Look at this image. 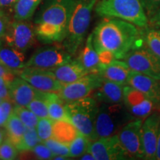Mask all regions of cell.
<instances>
[{"label": "cell", "mask_w": 160, "mask_h": 160, "mask_svg": "<svg viewBox=\"0 0 160 160\" xmlns=\"http://www.w3.org/2000/svg\"><path fill=\"white\" fill-rule=\"evenodd\" d=\"M122 60L133 71L160 80V57L144 43L130 51Z\"/></svg>", "instance_id": "obj_7"}, {"label": "cell", "mask_w": 160, "mask_h": 160, "mask_svg": "<svg viewBox=\"0 0 160 160\" xmlns=\"http://www.w3.org/2000/svg\"><path fill=\"white\" fill-rule=\"evenodd\" d=\"M148 24L155 28H160V6L154 15L148 19Z\"/></svg>", "instance_id": "obj_42"}, {"label": "cell", "mask_w": 160, "mask_h": 160, "mask_svg": "<svg viewBox=\"0 0 160 160\" xmlns=\"http://www.w3.org/2000/svg\"><path fill=\"white\" fill-rule=\"evenodd\" d=\"M77 0H50L36 19L35 33L45 43L62 42L65 38Z\"/></svg>", "instance_id": "obj_2"}, {"label": "cell", "mask_w": 160, "mask_h": 160, "mask_svg": "<svg viewBox=\"0 0 160 160\" xmlns=\"http://www.w3.org/2000/svg\"><path fill=\"white\" fill-rule=\"evenodd\" d=\"M127 85L142 92L157 107L160 106V80L131 70Z\"/></svg>", "instance_id": "obj_16"}, {"label": "cell", "mask_w": 160, "mask_h": 160, "mask_svg": "<svg viewBox=\"0 0 160 160\" xmlns=\"http://www.w3.org/2000/svg\"><path fill=\"white\" fill-rule=\"evenodd\" d=\"M40 142H42L38 136L36 128L26 127L22 139L17 146V149L19 152L31 151L37 144Z\"/></svg>", "instance_id": "obj_27"}, {"label": "cell", "mask_w": 160, "mask_h": 160, "mask_svg": "<svg viewBox=\"0 0 160 160\" xmlns=\"http://www.w3.org/2000/svg\"><path fill=\"white\" fill-rule=\"evenodd\" d=\"M142 119L134 118L120 129L117 136L131 159H145L142 141Z\"/></svg>", "instance_id": "obj_8"}, {"label": "cell", "mask_w": 160, "mask_h": 160, "mask_svg": "<svg viewBox=\"0 0 160 160\" xmlns=\"http://www.w3.org/2000/svg\"><path fill=\"white\" fill-rule=\"evenodd\" d=\"M80 62L89 73H98L102 68L103 65L100 62L98 53L93 44V37L91 33L88 37L85 47L80 53Z\"/></svg>", "instance_id": "obj_22"}, {"label": "cell", "mask_w": 160, "mask_h": 160, "mask_svg": "<svg viewBox=\"0 0 160 160\" xmlns=\"http://www.w3.org/2000/svg\"><path fill=\"white\" fill-rule=\"evenodd\" d=\"M90 140L85 135L79 133L72 142L69 145V157H80L88 149Z\"/></svg>", "instance_id": "obj_31"}, {"label": "cell", "mask_w": 160, "mask_h": 160, "mask_svg": "<svg viewBox=\"0 0 160 160\" xmlns=\"http://www.w3.org/2000/svg\"><path fill=\"white\" fill-rule=\"evenodd\" d=\"M9 24L8 19L6 17L5 13L0 11V39H2L4 37L9 26Z\"/></svg>", "instance_id": "obj_41"}, {"label": "cell", "mask_w": 160, "mask_h": 160, "mask_svg": "<svg viewBox=\"0 0 160 160\" xmlns=\"http://www.w3.org/2000/svg\"><path fill=\"white\" fill-rule=\"evenodd\" d=\"M88 151L96 160H124L130 157L120 143L117 134L98 138L90 143Z\"/></svg>", "instance_id": "obj_13"}, {"label": "cell", "mask_w": 160, "mask_h": 160, "mask_svg": "<svg viewBox=\"0 0 160 160\" xmlns=\"http://www.w3.org/2000/svg\"><path fill=\"white\" fill-rule=\"evenodd\" d=\"M80 159L82 160H96L95 157H93V154L91 153H90L89 151H86L85 153H84L80 157Z\"/></svg>", "instance_id": "obj_44"}, {"label": "cell", "mask_w": 160, "mask_h": 160, "mask_svg": "<svg viewBox=\"0 0 160 160\" xmlns=\"http://www.w3.org/2000/svg\"><path fill=\"white\" fill-rule=\"evenodd\" d=\"M103 78L98 73H88L73 82L64 84L57 94L65 102L89 97L101 85Z\"/></svg>", "instance_id": "obj_10"}, {"label": "cell", "mask_w": 160, "mask_h": 160, "mask_svg": "<svg viewBox=\"0 0 160 160\" xmlns=\"http://www.w3.org/2000/svg\"><path fill=\"white\" fill-rule=\"evenodd\" d=\"M1 101H2V100H1V99H0V102H1Z\"/></svg>", "instance_id": "obj_47"}, {"label": "cell", "mask_w": 160, "mask_h": 160, "mask_svg": "<svg viewBox=\"0 0 160 160\" xmlns=\"http://www.w3.org/2000/svg\"><path fill=\"white\" fill-rule=\"evenodd\" d=\"M49 118L54 120L69 119L65 108V102L59 97L57 93H47L46 96Z\"/></svg>", "instance_id": "obj_25"}, {"label": "cell", "mask_w": 160, "mask_h": 160, "mask_svg": "<svg viewBox=\"0 0 160 160\" xmlns=\"http://www.w3.org/2000/svg\"><path fill=\"white\" fill-rule=\"evenodd\" d=\"M92 37L97 52L109 51L120 60L143 45L142 32L137 26L118 18H105L93 30Z\"/></svg>", "instance_id": "obj_1"}, {"label": "cell", "mask_w": 160, "mask_h": 160, "mask_svg": "<svg viewBox=\"0 0 160 160\" xmlns=\"http://www.w3.org/2000/svg\"><path fill=\"white\" fill-rule=\"evenodd\" d=\"M65 108L68 117L79 133L91 141L97 139L95 122L99 108L97 100L87 97L65 102Z\"/></svg>", "instance_id": "obj_5"}, {"label": "cell", "mask_w": 160, "mask_h": 160, "mask_svg": "<svg viewBox=\"0 0 160 160\" xmlns=\"http://www.w3.org/2000/svg\"><path fill=\"white\" fill-rule=\"evenodd\" d=\"M17 148L11 142L6 139L0 144V159L13 160L16 159L18 155Z\"/></svg>", "instance_id": "obj_34"}, {"label": "cell", "mask_w": 160, "mask_h": 160, "mask_svg": "<svg viewBox=\"0 0 160 160\" xmlns=\"http://www.w3.org/2000/svg\"><path fill=\"white\" fill-rule=\"evenodd\" d=\"M35 28L31 22L17 21L10 23L3 39L6 43L19 51L25 52L35 42Z\"/></svg>", "instance_id": "obj_12"}, {"label": "cell", "mask_w": 160, "mask_h": 160, "mask_svg": "<svg viewBox=\"0 0 160 160\" xmlns=\"http://www.w3.org/2000/svg\"><path fill=\"white\" fill-rule=\"evenodd\" d=\"M53 121V120H52ZM77 127L69 119L53 121V135L52 138L60 142L68 145L79 134Z\"/></svg>", "instance_id": "obj_23"}, {"label": "cell", "mask_w": 160, "mask_h": 160, "mask_svg": "<svg viewBox=\"0 0 160 160\" xmlns=\"http://www.w3.org/2000/svg\"><path fill=\"white\" fill-rule=\"evenodd\" d=\"M123 92L124 105L133 117L145 119L157 108L148 97L131 86L124 85Z\"/></svg>", "instance_id": "obj_14"}, {"label": "cell", "mask_w": 160, "mask_h": 160, "mask_svg": "<svg viewBox=\"0 0 160 160\" xmlns=\"http://www.w3.org/2000/svg\"><path fill=\"white\" fill-rule=\"evenodd\" d=\"M13 113L19 118L22 123L28 128H36L39 118L33 112L25 106L15 105L13 107Z\"/></svg>", "instance_id": "obj_30"}, {"label": "cell", "mask_w": 160, "mask_h": 160, "mask_svg": "<svg viewBox=\"0 0 160 160\" xmlns=\"http://www.w3.org/2000/svg\"><path fill=\"white\" fill-rule=\"evenodd\" d=\"M140 2L148 19L154 15L160 6V0H140Z\"/></svg>", "instance_id": "obj_37"}, {"label": "cell", "mask_w": 160, "mask_h": 160, "mask_svg": "<svg viewBox=\"0 0 160 160\" xmlns=\"http://www.w3.org/2000/svg\"><path fill=\"white\" fill-rule=\"evenodd\" d=\"M14 72L39 91L57 93L64 85L48 70L25 67Z\"/></svg>", "instance_id": "obj_11"}, {"label": "cell", "mask_w": 160, "mask_h": 160, "mask_svg": "<svg viewBox=\"0 0 160 160\" xmlns=\"http://www.w3.org/2000/svg\"><path fill=\"white\" fill-rule=\"evenodd\" d=\"M5 128L7 133V139L17 148L22 139L26 126L13 112L6 122Z\"/></svg>", "instance_id": "obj_24"}, {"label": "cell", "mask_w": 160, "mask_h": 160, "mask_svg": "<svg viewBox=\"0 0 160 160\" xmlns=\"http://www.w3.org/2000/svg\"><path fill=\"white\" fill-rule=\"evenodd\" d=\"M10 99L15 105L27 106L42 91H38L21 77H15L9 83Z\"/></svg>", "instance_id": "obj_17"}, {"label": "cell", "mask_w": 160, "mask_h": 160, "mask_svg": "<svg viewBox=\"0 0 160 160\" xmlns=\"http://www.w3.org/2000/svg\"><path fill=\"white\" fill-rule=\"evenodd\" d=\"M46 92L42 91L40 94L33 99L26 107L39 118L49 117L48 108L46 102Z\"/></svg>", "instance_id": "obj_29"}, {"label": "cell", "mask_w": 160, "mask_h": 160, "mask_svg": "<svg viewBox=\"0 0 160 160\" xmlns=\"http://www.w3.org/2000/svg\"><path fill=\"white\" fill-rule=\"evenodd\" d=\"M42 142L45 144L55 156H63L65 157H70L68 145L60 142L53 138H50Z\"/></svg>", "instance_id": "obj_33"}, {"label": "cell", "mask_w": 160, "mask_h": 160, "mask_svg": "<svg viewBox=\"0 0 160 160\" xmlns=\"http://www.w3.org/2000/svg\"><path fill=\"white\" fill-rule=\"evenodd\" d=\"M131 71V69L124 60L115 59L109 65L103 66L99 74L104 79L126 85Z\"/></svg>", "instance_id": "obj_20"}, {"label": "cell", "mask_w": 160, "mask_h": 160, "mask_svg": "<svg viewBox=\"0 0 160 160\" xmlns=\"http://www.w3.org/2000/svg\"><path fill=\"white\" fill-rule=\"evenodd\" d=\"M0 63L13 71L22 69L25 68V54L0 39Z\"/></svg>", "instance_id": "obj_21"}, {"label": "cell", "mask_w": 160, "mask_h": 160, "mask_svg": "<svg viewBox=\"0 0 160 160\" xmlns=\"http://www.w3.org/2000/svg\"><path fill=\"white\" fill-rule=\"evenodd\" d=\"M13 104L11 99L2 100L0 102V127L5 126L6 122L13 113Z\"/></svg>", "instance_id": "obj_35"}, {"label": "cell", "mask_w": 160, "mask_h": 160, "mask_svg": "<svg viewBox=\"0 0 160 160\" xmlns=\"http://www.w3.org/2000/svg\"><path fill=\"white\" fill-rule=\"evenodd\" d=\"M51 71L62 84L73 82L89 73L79 59H72L68 62L51 70Z\"/></svg>", "instance_id": "obj_18"}, {"label": "cell", "mask_w": 160, "mask_h": 160, "mask_svg": "<svg viewBox=\"0 0 160 160\" xmlns=\"http://www.w3.org/2000/svg\"><path fill=\"white\" fill-rule=\"evenodd\" d=\"M4 139H5V132L0 129V144L2 143Z\"/></svg>", "instance_id": "obj_46"}, {"label": "cell", "mask_w": 160, "mask_h": 160, "mask_svg": "<svg viewBox=\"0 0 160 160\" xmlns=\"http://www.w3.org/2000/svg\"><path fill=\"white\" fill-rule=\"evenodd\" d=\"M42 0H17L14 5V19L26 21L33 15Z\"/></svg>", "instance_id": "obj_26"}, {"label": "cell", "mask_w": 160, "mask_h": 160, "mask_svg": "<svg viewBox=\"0 0 160 160\" xmlns=\"http://www.w3.org/2000/svg\"><path fill=\"white\" fill-rule=\"evenodd\" d=\"M94 10L101 17L118 18L140 28L148 27V19L140 0H97Z\"/></svg>", "instance_id": "obj_4"}, {"label": "cell", "mask_w": 160, "mask_h": 160, "mask_svg": "<svg viewBox=\"0 0 160 160\" xmlns=\"http://www.w3.org/2000/svg\"><path fill=\"white\" fill-rule=\"evenodd\" d=\"M72 60V55L64 48L46 46L38 49L32 54L25 67L51 71Z\"/></svg>", "instance_id": "obj_9"}, {"label": "cell", "mask_w": 160, "mask_h": 160, "mask_svg": "<svg viewBox=\"0 0 160 160\" xmlns=\"http://www.w3.org/2000/svg\"><path fill=\"white\" fill-rule=\"evenodd\" d=\"M98 56H99L100 62L103 66L108 65L111 64L112 62L114 61L116 59L114 54L109 51H105V50H102V51H97Z\"/></svg>", "instance_id": "obj_38"}, {"label": "cell", "mask_w": 160, "mask_h": 160, "mask_svg": "<svg viewBox=\"0 0 160 160\" xmlns=\"http://www.w3.org/2000/svg\"><path fill=\"white\" fill-rule=\"evenodd\" d=\"M97 0H77L62 46L74 55L85 39Z\"/></svg>", "instance_id": "obj_3"}, {"label": "cell", "mask_w": 160, "mask_h": 160, "mask_svg": "<svg viewBox=\"0 0 160 160\" xmlns=\"http://www.w3.org/2000/svg\"><path fill=\"white\" fill-rule=\"evenodd\" d=\"M142 39L143 43L160 57V30L146 28L142 32Z\"/></svg>", "instance_id": "obj_28"}, {"label": "cell", "mask_w": 160, "mask_h": 160, "mask_svg": "<svg viewBox=\"0 0 160 160\" xmlns=\"http://www.w3.org/2000/svg\"><path fill=\"white\" fill-rule=\"evenodd\" d=\"M10 82L0 77V99H10L9 92Z\"/></svg>", "instance_id": "obj_39"}, {"label": "cell", "mask_w": 160, "mask_h": 160, "mask_svg": "<svg viewBox=\"0 0 160 160\" xmlns=\"http://www.w3.org/2000/svg\"><path fill=\"white\" fill-rule=\"evenodd\" d=\"M0 77L4 78L8 82H11L15 78V72L0 63Z\"/></svg>", "instance_id": "obj_40"}, {"label": "cell", "mask_w": 160, "mask_h": 160, "mask_svg": "<svg viewBox=\"0 0 160 160\" xmlns=\"http://www.w3.org/2000/svg\"><path fill=\"white\" fill-rule=\"evenodd\" d=\"M34 155L40 159H53L55 155L43 142H40L31 150Z\"/></svg>", "instance_id": "obj_36"}, {"label": "cell", "mask_w": 160, "mask_h": 160, "mask_svg": "<svg viewBox=\"0 0 160 160\" xmlns=\"http://www.w3.org/2000/svg\"><path fill=\"white\" fill-rule=\"evenodd\" d=\"M156 160H160V130H159V138H158L157 153H156Z\"/></svg>", "instance_id": "obj_45"}, {"label": "cell", "mask_w": 160, "mask_h": 160, "mask_svg": "<svg viewBox=\"0 0 160 160\" xmlns=\"http://www.w3.org/2000/svg\"><path fill=\"white\" fill-rule=\"evenodd\" d=\"M17 0H0V10L14 5Z\"/></svg>", "instance_id": "obj_43"}, {"label": "cell", "mask_w": 160, "mask_h": 160, "mask_svg": "<svg viewBox=\"0 0 160 160\" xmlns=\"http://www.w3.org/2000/svg\"><path fill=\"white\" fill-rule=\"evenodd\" d=\"M38 136L41 142L52 138L53 135V121L49 117L40 118L38 122L37 127Z\"/></svg>", "instance_id": "obj_32"}, {"label": "cell", "mask_w": 160, "mask_h": 160, "mask_svg": "<svg viewBox=\"0 0 160 160\" xmlns=\"http://www.w3.org/2000/svg\"><path fill=\"white\" fill-rule=\"evenodd\" d=\"M134 118L129 113L123 102L102 103L95 122V132L97 139L117 134L126 123Z\"/></svg>", "instance_id": "obj_6"}, {"label": "cell", "mask_w": 160, "mask_h": 160, "mask_svg": "<svg viewBox=\"0 0 160 160\" xmlns=\"http://www.w3.org/2000/svg\"><path fill=\"white\" fill-rule=\"evenodd\" d=\"M124 85L103 79L101 85L94 91V99L101 103L114 104L123 102Z\"/></svg>", "instance_id": "obj_19"}, {"label": "cell", "mask_w": 160, "mask_h": 160, "mask_svg": "<svg viewBox=\"0 0 160 160\" xmlns=\"http://www.w3.org/2000/svg\"><path fill=\"white\" fill-rule=\"evenodd\" d=\"M160 130V113L153 111L142 122V132L145 159L156 160L158 138Z\"/></svg>", "instance_id": "obj_15"}]
</instances>
